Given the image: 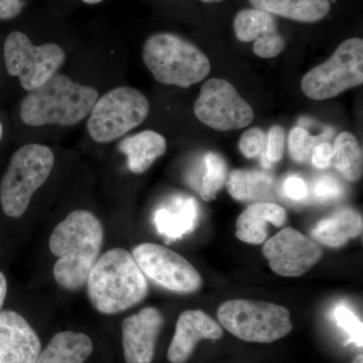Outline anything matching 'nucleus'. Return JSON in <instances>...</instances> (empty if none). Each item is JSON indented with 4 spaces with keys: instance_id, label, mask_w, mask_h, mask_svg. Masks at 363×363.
Listing matches in <instances>:
<instances>
[{
    "instance_id": "1",
    "label": "nucleus",
    "mask_w": 363,
    "mask_h": 363,
    "mask_svg": "<svg viewBox=\"0 0 363 363\" xmlns=\"http://www.w3.org/2000/svg\"><path fill=\"white\" fill-rule=\"evenodd\" d=\"M104 230L101 221L87 210L71 212L52 230L50 250L58 257L54 267L57 284L64 290H80L104 245Z\"/></svg>"
},
{
    "instance_id": "2",
    "label": "nucleus",
    "mask_w": 363,
    "mask_h": 363,
    "mask_svg": "<svg viewBox=\"0 0 363 363\" xmlns=\"http://www.w3.org/2000/svg\"><path fill=\"white\" fill-rule=\"evenodd\" d=\"M86 285L91 304L104 315L126 311L149 295L147 278L123 248H112L99 257Z\"/></svg>"
},
{
    "instance_id": "3",
    "label": "nucleus",
    "mask_w": 363,
    "mask_h": 363,
    "mask_svg": "<svg viewBox=\"0 0 363 363\" xmlns=\"http://www.w3.org/2000/svg\"><path fill=\"white\" fill-rule=\"evenodd\" d=\"M98 92L65 75L52 76L44 85L30 91L21 105V117L28 126L75 125L89 116Z\"/></svg>"
},
{
    "instance_id": "4",
    "label": "nucleus",
    "mask_w": 363,
    "mask_h": 363,
    "mask_svg": "<svg viewBox=\"0 0 363 363\" xmlns=\"http://www.w3.org/2000/svg\"><path fill=\"white\" fill-rule=\"evenodd\" d=\"M145 66L157 82L189 88L209 75L211 63L194 44L171 33H157L145 40Z\"/></svg>"
},
{
    "instance_id": "5",
    "label": "nucleus",
    "mask_w": 363,
    "mask_h": 363,
    "mask_svg": "<svg viewBox=\"0 0 363 363\" xmlns=\"http://www.w3.org/2000/svg\"><path fill=\"white\" fill-rule=\"evenodd\" d=\"M54 164V154L47 145L28 143L14 152L0 183V203L7 216L18 218L25 213Z\"/></svg>"
},
{
    "instance_id": "6",
    "label": "nucleus",
    "mask_w": 363,
    "mask_h": 363,
    "mask_svg": "<svg viewBox=\"0 0 363 363\" xmlns=\"http://www.w3.org/2000/svg\"><path fill=\"white\" fill-rule=\"evenodd\" d=\"M217 316L222 327L247 342H274L293 330L289 310L264 301H227L219 307Z\"/></svg>"
},
{
    "instance_id": "7",
    "label": "nucleus",
    "mask_w": 363,
    "mask_h": 363,
    "mask_svg": "<svg viewBox=\"0 0 363 363\" xmlns=\"http://www.w3.org/2000/svg\"><path fill=\"white\" fill-rule=\"evenodd\" d=\"M149 113V100L140 90L130 86L116 87L93 105L88 133L94 142L111 143L140 125Z\"/></svg>"
},
{
    "instance_id": "8",
    "label": "nucleus",
    "mask_w": 363,
    "mask_h": 363,
    "mask_svg": "<svg viewBox=\"0 0 363 363\" xmlns=\"http://www.w3.org/2000/svg\"><path fill=\"white\" fill-rule=\"evenodd\" d=\"M363 83V40L351 38L338 45L333 55L308 72L301 81L303 93L322 101Z\"/></svg>"
},
{
    "instance_id": "9",
    "label": "nucleus",
    "mask_w": 363,
    "mask_h": 363,
    "mask_svg": "<svg viewBox=\"0 0 363 363\" xmlns=\"http://www.w3.org/2000/svg\"><path fill=\"white\" fill-rule=\"evenodd\" d=\"M65 59V52L60 45H33L23 33H11L4 43L7 72L18 77L21 87L30 92L56 75Z\"/></svg>"
},
{
    "instance_id": "10",
    "label": "nucleus",
    "mask_w": 363,
    "mask_h": 363,
    "mask_svg": "<svg viewBox=\"0 0 363 363\" xmlns=\"http://www.w3.org/2000/svg\"><path fill=\"white\" fill-rule=\"evenodd\" d=\"M194 112L198 121L218 131L247 128L255 118L250 104L230 82L220 78L209 79L203 84Z\"/></svg>"
},
{
    "instance_id": "11",
    "label": "nucleus",
    "mask_w": 363,
    "mask_h": 363,
    "mask_svg": "<svg viewBox=\"0 0 363 363\" xmlns=\"http://www.w3.org/2000/svg\"><path fill=\"white\" fill-rule=\"evenodd\" d=\"M131 255L145 278L169 292L188 295L201 289L199 272L185 257L168 247L142 243L133 248Z\"/></svg>"
},
{
    "instance_id": "12",
    "label": "nucleus",
    "mask_w": 363,
    "mask_h": 363,
    "mask_svg": "<svg viewBox=\"0 0 363 363\" xmlns=\"http://www.w3.org/2000/svg\"><path fill=\"white\" fill-rule=\"evenodd\" d=\"M262 253L272 271L286 278L303 276L322 257L321 247L314 240L291 227L267 240Z\"/></svg>"
},
{
    "instance_id": "13",
    "label": "nucleus",
    "mask_w": 363,
    "mask_h": 363,
    "mask_svg": "<svg viewBox=\"0 0 363 363\" xmlns=\"http://www.w3.org/2000/svg\"><path fill=\"white\" fill-rule=\"evenodd\" d=\"M236 39L255 43L253 52L262 59L278 57L286 48V40L279 32L278 23L272 14L259 9H241L233 21Z\"/></svg>"
},
{
    "instance_id": "14",
    "label": "nucleus",
    "mask_w": 363,
    "mask_h": 363,
    "mask_svg": "<svg viewBox=\"0 0 363 363\" xmlns=\"http://www.w3.org/2000/svg\"><path fill=\"white\" fill-rule=\"evenodd\" d=\"M164 325L162 313L147 307L123 322V346L126 363H152L157 337Z\"/></svg>"
},
{
    "instance_id": "15",
    "label": "nucleus",
    "mask_w": 363,
    "mask_h": 363,
    "mask_svg": "<svg viewBox=\"0 0 363 363\" xmlns=\"http://www.w3.org/2000/svg\"><path fill=\"white\" fill-rule=\"evenodd\" d=\"M42 344L37 332L18 313L0 312V363H37Z\"/></svg>"
},
{
    "instance_id": "16",
    "label": "nucleus",
    "mask_w": 363,
    "mask_h": 363,
    "mask_svg": "<svg viewBox=\"0 0 363 363\" xmlns=\"http://www.w3.org/2000/svg\"><path fill=\"white\" fill-rule=\"evenodd\" d=\"M223 336L220 325L201 310L182 313L168 350L171 363H185L201 340H219Z\"/></svg>"
},
{
    "instance_id": "17",
    "label": "nucleus",
    "mask_w": 363,
    "mask_h": 363,
    "mask_svg": "<svg viewBox=\"0 0 363 363\" xmlns=\"http://www.w3.org/2000/svg\"><path fill=\"white\" fill-rule=\"evenodd\" d=\"M286 222L285 208L272 202L253 203L236 221V238L250 245H262L269 233L267 224L281 227Z\"/></svg>"
},
{
    "instance_id": "18",
    "label": "nucleus",
    "mask_w": 363,
    "mask_h": 363,
    "mask_svg": "<svg viewBox=\"0 0 363 363\" xmlns=\"http://www.w3.org/2000/svg\"><path fill=\"white\" fill-rule=\"evenodd\" d=\"M199 218L197 202L193 198H177L155 214V223L160 234L169 240H179L192 233Z\"/></svg>"
},
{
    "instance_id": "19",
    "label": "nucleus",
    "mask_w": 363,
    "mask_h": 363,
    "mask_svg": "<svg viewBox=\"0 0 363 363\" xmlns=\"http://www.w3.org/2000/svg\"><path fill=\"white\" fill-rule=\"evenodd\" d=\"M118 149L128 157V166L136 175L143 174L167 150V140L154 130H143L124 138Z\"/></svg>"
},
{
    "instance_id": "20",
    "label": "nucleus",
    "mask_w": 363,
    "mask_h": 363,
    "mask_svg": "<svg viewBox=\"0 0 363 363\" xmlns=\"http://www.w3.org/2000/svg\"><path fill=\"white\" fill-rule=\"evenodd\" d=\"M362 233V215L345 208L318 222L312 230V236L322 245L336 248L343 247Z\"/></svg>"
},
{
    "instance_id": "21",
    "label": "nucleus",
    "mask_w": 363,
    "mask_h": 363,
    "mask_svg": "<svg viewBox=\"0 0 363 363\" xmlns=\"http://www.w3.org/2000/svg\"><path fill=\"white\" fill-rule=\"evenodd\" d=\"M229 195L240 202H266L276 193V184L269 174L262 171L233 169L227 177Z\"/></svg>"
},
{
    "instance_id": "22",
    "label": "nucleus",
    "mask_w": 363,
    "mask_h": 363,
    "mask_svg": "<svg viewBox=\"0 0 363 363\" xmlns=\"http://www.w3.org/2000/svg\"><path fill=\"white\" fill-rule=\"evenodd\" d=\"M255 9L298 23L323 20L331 9L330 0H250Z\"/></svg>"
},
{
    "instance_id": "23",
    "label": "nucleus",
    "mask_w": 363,
    "mask_h": 363,
    "mask_svg": "<svg viewBox=\"0 0 363 363\" xmlns=\"http://www.w3.org/2000/svg\"><path fill=\"white\" fill-rule=\"evenodd\" d=\"M92 352L89 336L77 332H59L40 352L37 363H84Z\"/></svg>"
},
{
    "instance_id": "24",
    "label": "nucleus",
    "mask_w": 363,
    "mask_h": 363,
    "mask_svg": "<svg viewBox=\"0 0 363 363\" xmlns=\"http://www.w3.org/2000/svg\"><path fill=\"white\" fill-rule=\"evenodd\" d=\"M333 147V162L336 169L350 182H357L362 177V149L352 133L344 131L335 138Z\"/></svg>"
},
{
    "instance_id": "25",
    "label": "nucleus",
    "mask_w": 363,
    "mask_h": 363,
    "mask_svg": "<svg viewBox=\"0 0 363 363\" xmlns=\"http://www.w3.org/2000/svg\"><path fill=\"white\" fill-rule=\"evenodd\" d=\"M203 162L204 172L197 190L203 201L210 202L216 198L219 191L225 186L228 169L224 157L217 152H207Z\"/></svg>"
},
{
    "instance_id": "26",
    "label": "nucleus",
    "mask_w": 363,
    "mask_h": 363,
    "mask_svg": "<svg viewBox=\"0 0 363 363\" xmlns=\"http://www.w3.org/2000/svg\"><path fill=\"white\" fill-rule=\"evenodd\" d=\"M317 138L310 135L305 128L297 126L290 131L288 136L289 154L293 161L298 164L306 162L311 156L312 150L316 147Z\"/></svg>"
},
{
    "instance_id": "27",
    "label": "nucleus",
    "mask_w": 363,
    "mask_h": 363,
    "mask_svg": "<svg viewBox=\"0 0 363 363\" xmlns=\"http://www.w3.org/2000/svg\"><path fill=\"white\" fill-rule=\"evenodd\" d=\"M333 318L336 324L345 331L350 342L362 347V323L350 308L344 304L336 306L333 310Z\"/></svg>"
},
{
    "instance_id": "28",
    "label": "nucleus",
    "mask_w": 363,
    "mask_h": 363,
    "mask_svg": "<svg viewBox=\"0 0 363 363\" xmlns=\"http://www.w3.org/2000/svg\"><path fill=\"white\" fill-rule=\"evenodd\" d=\"M286 147V131L283 126L272 125L267 135L266 147L262 157L264 168L269 169L272 164L281 161Z\"/></svg>"
},
{
    "instance_id": "29",
    "label": "nucleus",
    "mask_w": 363,
    "mask_h": 363,
    "mask_svg": "<svg viewBox=\"0 0 363 363\" xmlns=\"http://www.w3.org/2000/svg\"><path fill=\"white\" fill-rule=\"evenodd\" d=\"M266 142L267 135L259 128H250L241 135L238 149L247 159H255L264 155Z\"/></svg>"
},
{
    "instance_id": "30",
    "label": "nucleus",
    "mask_w": 363,
    "mask_h": 363,
    "mask_svg": "<svg viewBox=\"0 0 363 363\" xmlns=\"http://www.w3.org/2000/svg\"><path fill=\"white\" fill-rule=\"evenodd\" d=\"M342 185L334 177L323 176L318 179L314 186V194L319 201L326 202L338 199L343 195Z\"/></svg>"
},
{
    "instance_id": "31",
    "label": "nucleus",
    "mask_w": 363,
    "mask_h": 363,
    "mask_svg": "<svg viewBox=\"0 0 363 363\" xmlns=\"http://www.w3.org/2000/svg\"><path fill=\"white\" fill-rule=\"evenodd\" d=\"M284 194L293 201H304L308 197V186L301 177H288L283 184Z\"/></svg>"
},
{
    "instance_id": "32",
    "label": "nucleus",
    "mask_w": 363,
    "mask_h": 363,
    "mask_svg": "<svg viewBox=\"0 0 363 363\" xmlns=\"http://www.w3.org/2000/svg\"><path fill=\"white\" fill-rule=\"evenodd\" d=\"M312 162L318 169H326L333 160V147L328 143L317 145L312 150Z\"/></svg>"
},
{
    "instance_id": "33",
    "label": "nucleus",
    "mask_w": 363,
    "mask_h": 363,
    "mask_svg": "<svg viewBox=\"0 0 363 363\" xmlns=\"http://www.w3.org/2000/svg\"><path fill=\"white\" fill-rule=\"evenodd\" d=\"M23 2L21 0H0V18L11 20L21 13Z\"/></svg>"
},
{
    "instance_id": "34",
    "label": "nucleus",
    "mask_w": 363,
    "mask_h": 363,
    "mask_svg": "<svg viewBox=\"0 0 363 363\" xmlns=\"http://www.w3.org/2000/svg\"><path fill=\"white\" fill-rule=\"evenodd\" d=\"M7 295V281L4 272H0V312L4 307Z\"/></svg>"
},
{
    "instance_id": "35",
    "label": "nucleus",
    "mask_w": 363,
    "mask_h": 363,
    "mask_svg": "<svg viewBox=\"0 0 363 363\" xmlns=\"http://www.w3.org/2000/svg\"><path fill=\"white\" fill-rule=\"evenodd\" d=\"M352 363H363V355H357V357L354 358V360H353Z\"/></svg>"
},
{
    "instance_id": "36",
    "label": "nucleus",
    "mask_w": 363,
    "mask_h": 363,
    "mask_svg": "<svg viewBox=\"0 0 363 363\" xmlns=\"http://www.w3.org/2000/svg\"><path fill=\"white\" fill-rule=\"evenodd\" d=\"M83 1L87 4H99V2H101L102 0H83Z\"/></svg>"
},
{
    "instance_id": "37",
    "label": "nucleus",
    "mask_w": 363,
    "mask_h": 363,
    "mask_svg": "<svg viewBox=\"0 0 363 363\" xmlns=\"http://www.w3.org/2000/svg\"><path fill=\"white\" fill-rule=\"evenodd\" d=\"M205 4H218V2L224 1V0H201Z\"/></svg>"
},
{
    "instance_id": "38",
    "label": "nucleus",
    "mask_w": 363,
    "mask_h": 363,
    "mask_svg": "<svg viewBox=\"0 0 363 363\" xmlns=\"http://www.w3.org/2000/svg\"><path fill=\"white\" fill-rule=\"evenodd\" d=\"M2 135H4V128H2V124L0 123V140H1Z\"/></svg>"
}]
</instances>
